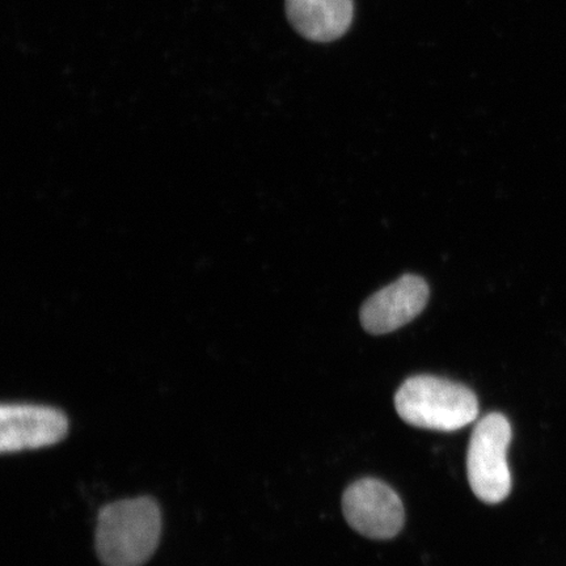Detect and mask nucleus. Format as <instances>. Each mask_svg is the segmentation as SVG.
<instances>
[{
	"label": "nucleus",
	"mask_w": 566,
	"mask_h": 566,
	"mask_svg": "<svg viewBox=\"0 0 566 566\" xmlns=\"http://www.w3.org/2000/svg\"><path fill=\"white\" fill-rule=\"evenodd\" d=\"M285 9L294 30L314 42L342 39L354 19V0H286Z\"/></svg>",
	"instance_id": "nucleus-7"
},
{
	"label": "nucleus",
	"mask_w": 566,
	"mask_h": 566,
	"mask_svg": "<svg viewBox=\"0 0 566 566\" xmlns=\"http://www.w3.org/2000/svg\"><path fill=\"white\" fill-rule=\"evenodd\" d=\"M343 511L349 525L370 539H391L406 522L405 506L398 493L377 479L352 484L344 493Z\"/></svg>",
	"instance_id": "nucleus-4"
},
{
	"label": "nucleus",
	"mask_w": 566,
	"mask_h": 566,
	"mask_svg": "<svg viewBox=\"0 0 566 566\" xmlns=\"http://www.w3.org/2000/svg\"><path fill=\"white\" fill-rule=\"evenodd\" d=\"M512 424L501 413H490L473 429L467 454V475L471 490L485 504H500L512 492L507 448Z\"/></svg>",
	"instance_id": "nucleus-3"
},
{
	"label": "nucleus",
	"mask_w": 566,
	"mask_h": 566,
	"mask_svg": "<svg viewBox=\"0 0 566 566\" xmlns=\"http://www.w3.org/2000/svg\"><path fill=\"white\" fill-rule=\"evenodd\" d=\"M396 412L412 427L457 431L478 419L479 401L469 387L433 375H417L395 396Z\"/></svg>",
	"instance_id": "nucleus-2"
},
{
	"label": "nucleus",
	"mask_w": 566,
	"mask_h": 566,
	"mask_svg": "<svg viewBox=\"0 0 566 566\" xmlns=\"http://www.w3.org/2000/svg\"><path fill=\"white\" fill-rule=\"evenodd\" d=\"M69 420L60 409L34 405H3L0 408L2 454L48 448L67 436Z\"/></svg>",
	"instance_id": "nucleus-5"
},
{
	"label": "nucleus",
	"mask_w": 566,
	"mask_h": 566,
	"mask_svg": "<svg viewBox=\"0 0 566 566\" xmlns=\"http://www.w3.org/2000/svg\"><path fill=\"white\" fill-rule=\"evenodd\" d=\"M160 533V509L153 499L112 502L97 516L98 558L105 566H142L157 551Z\"/></svg>",
	"instance_id": "nucleus-1"
},
{
	"label": "nucleus",
	"mask_w": 566,
	"mask_h": 566,
	"mask_svg": "<svg viewBox=\"0 0 566 566\" xmlns=\"http://www.w3.org/2000/svg\"><path fill=\"white\" fill-rule=\"evenodd\" d=\"M427 281L405 274L379 290L360 308V323L371 335L391 334L419 316L429 301Z\"/></svg>",
	"instance_id": "nucleus-6"
}]
</instances>
